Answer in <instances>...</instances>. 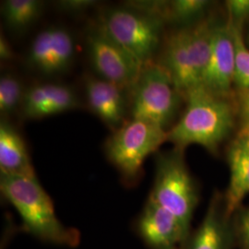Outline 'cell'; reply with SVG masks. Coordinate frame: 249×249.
Returning <instances> with one entry per match:
<instances>
[{
    "instance_id": "obj_1",
    "label": "cell",
    "mask_w": 249,
    "mask_h": 249,
    "mask_svg": "<svg viewBox=\"0 0 249 249\" xmlns=\"http://www.w3.org/2000/svg\"><path fill=\"white\" fill-rule=\"evenodd\" d=\"M0 190L16 209L28 231L38 239L57 246L78 245L79 232L60 222L51 197L37 178L0 174Z\"/></svg>"
},
{
    "instance_id": "obj_2",
    "label": "cell",
    "mask_w": 249,
    "mask_h": 249,
    "mask_svg": "<svg viewBox=\"0 0 249 249\" xmlns=\"http://www.w3.org/2000/svg\"><path fill=\"white\" fill-rule=\"evenodd\" d=\"M185 99L187 107L178 123L168 130V142L179 151L196 144L214 152L231 129V106L201 86Z\"/></svg>"
},
{
    "instance_id": "obj_3",
    "label": "cell",
    "mask_w": 249,
    "mask_h": 249,
    "mask_svg": "<svg viewBox=\"0 0 249 249\" xmlns=\"http://www.w3.org/2000/svg\"><path fill=\"white\" fill-rule=\"evenodd\" d=\"M214 30L209 20H199L173 32L164 41L160 59L155 60L169 73L184 98L201 86L212 53Z\"/></svg>"
},
{
    "instance_id": "obj_4",
    "label": "cell",
    "mask_w": 249,
    "mask_h": 249,
    "mask_svg": "<svg viewBox=\"0 0 249 249\" xmlns=\"http://www.w3.org/2000/svg\"><path fill=\"white\" fill-rule=\"evenodd\" d=\"M168 142V131L146 120L130 118L108 138V160L128 184L141 176L146 158Z\"/></svg>"
},
{
    "instance_id": "obj_5",
    "label": "cell",
    "mask_w": 249,
    "mask_h": 249,
    "mask_svg": "<svg viewBox=\"0 0 249 249\" xmlns=\"http://www.w3.org/2000/svg\"><path fill=\"white\" fill-rule=\"evenodd\" d=\"M97 24L142 67L154 61L163 26L159 18L123 5L105 9Z\"/></svg>"
},
{
    "instance_id": "obj_6",
    "label": "cell",
    "mask_w": 249,
    "mask_h": 249,
    "mask_svg": "<svg viewBox=\"0 0 249 249\" xmlns=\"http://www.w3.org/2000/svg\"><path fill=\"white\" fill-rule=\"evenodd\" d=\"M182 151L176 149L157 156L154 184L150 197L173 214L189 236L198 196Z\"/></svg>"
},
{
    "instance_id": "obj_7",
    "label": "cell",
    "mask_w": 249,
    "mask_h": 249,
    "mask_svg": "<svg viewBox=\"0 0 249 249\" xmlns=\"http://www.w3.org/2000/svg\"><path fill=\"white\" fill-rule=\"evenodd\" d=\"M180 96L169 73L155 60L148 63L129 90L130 118L165 129L178 111Z\"/></svg>"
},
{
    "instance_id": "obj_8",
    "label": "cell",
    "mask_w": 249,
    "mask_h": 249,
    "mask_svg": "<svg viewBox=\"0 0 249 249\" xmlns=\"http://www.w3.org/2000/svg\"><path fill=\"white\" fill-rule=\"evenodd\" d=\"M86 45L89 61L99 78L129 92L142 67L97 23L89 29Z\"/></svg>"
},
{
    "instance_id": "obj_9",
    "label": "cell",
    "mask_w": 249,
    "mask_h": 249,
    "mask_svg": "<svg viewBox=\"0 0 249 249\" xmlns=\"http://www.w3.org/2000/svg\"><path fill=\"white\" fill-rule=\"evenodd\" d=\"M75 57V41L64 27H48L33 40L27 53V65L42 75L67 71Z\"/></svg>"
},
{
    "instance_id": "obj_10",
    "label": "cell",
    "mask_w": 249,
    "mask_h": 249,
    "mask_svg": "<svg viewBox=\"0 0 249 249\" xmlns=\"http://www.w3.org/2000/svg\"><path fill=\"white\" fill-rule=\"evenodd\" d=\"M235 46L230 20L227 24L215 26L213 43L206 67L201 87L214 95L225 98L234 82Z\"/></svg>"
},
{
    "instance_id": "obj_11",
    "label": "cell",
    "mask_w": 249,
    "mask_h": 249,
    "mask_svg": "<svg viewBox=\"0 0 249 249\" xmlns=\"http://www.w3.org/2000/svg\"><path fill=\"white\" fill-rule=\"evenodd\" d=\"M137 231L149 249H180L187 235L178 219L149 196L137 222Z\"/></svg>"
},
{
    "instance_id": "obj_12",
    "label": "cell",
    "mask_w": 249,
    "mask_h": 249,
    "mask_svg": "<svg viewBox=\"0 0 249 249\" xmlns=\"http://www.w3.org/2000/svg\"><path fill=\"white\" fill-rule=\"evenodd\" d=\"M84 92L90 111L113 131L127 120L128 90L102 78L88 76L84 80Z\"/></svg>"
},
{
    "instance_id": "obj_13",
    "label": "cell",
    "mask_w": 249,
    "mask_h": 249,
    "mask_svg": "<svg viewBox=\"0 0 249 249\" xmlns=\"http://www.w3.org/2000/svg\"><path fill=\"white\" fill-rule=\"evenodd\" d=\"M80 101L71 87L59 83H39L27 88L21 115L25 119H42L78 108Z\"/></svg>"
},
{
    "instance_id": "obj_14",
    "label": "cell",
    "mask_w": 249,
    "mask_h": 249,
    "mask_svg": "<svg viewBox=\"0 0 249 249\" xmlns=\"http://www.w3.org/2000/svg\"><path fill=\"white\" fill-rule=\"evenodd\" d=\"M230 183L225 215H231L249 194V128L241 130L229 151Z\"/></svg>"
},
{
    "instance_id": "obj_15",
    "label": "cell",
    "mask_w": 249,
    "mask_h": 249,
    "mask_svg": "<svg viewBox=\"0 0 249 249\" xmlns=\"http://www.w3.org/2000/svg\"><path fill=\"white\" fill-rule=\"evenodd\" d=\"M0 174L36 178L24 139L7 118L0 122Z\"/></svg>"
},
{
    "instance_id": "obj_16",
    "label": "cell",
    "mask_w": 249,
    "mask_h": 249,
    "mask_svg": "<svg viewBox=\"0 0 249 249\" xmlns=\"http://www.w3.org/2000/svg\"><path fill=\"white\" fill-rule=\"evenodd\" d=\"M228 243L225 218L220 211V202L214 197L202 223L187 237L181 249H228Z\"/></svg>"
},
{
    "instance_id": "obj_17",
    "label": "cell",
    "mask_w": 249,
    "mask_h": 249,
    "mask_svg": "<svg viewBox=\"0 0 249 249\" xmlns=\"http://www.w3.org/2000/svg\"><path fill=\"white\" fill-rule=\"evenodd\" d=\"M45 6L41 0H5L1 4V14L11 32L22 33L42 16Z\"/></svg>"
},
{
    "instance_id": "obj_18",
    "label": "cell",
    "mask_w": 249,
    "mask_h": 249,
    "mask_svg": "<svg viewBox=\"0 0 249 249\" xmlns=\"http://www.w3.org/2000/svg\"><path fill=\"white\" fill-rule=\"evenodd\" d=\"M26 89L22 82L11 73H5L0 78V114L10 116L21 107Z\"/></svg>"
},
{
    "instance_id": "obj_19",
    "label": "cell",
    "mask_w": 249,
    "mask_h": 249,
    "mask_svg": "<svg viewBox=\"0 0 249 249\" xmlns=\"http://www.w3.org/2000/svg\"><path fill=\"white\" fill-rule=\"evenodd\" d=\"M231 24L235 46L234 82L242 89L248 90L249 89V50L244 42L240 28L232 21Z\"/></svg>"
},
{
    "instance_id": "obj_20",
    "label": "cell",
    "mask_w": 249,
    "mask_h": 249,
    "mask_svg": "<svg viewBox=\"0 0 249 249\" xmlns=\"http://www.w3.org/2000/svg\"><path fill=\"white\" fill-rule=\"evenodd\" d=\"M95 0H60L55 2L57 9L69 14H79L96 6Z\"/></svg>"
},
{
    "instance_id": "obj_21",
    "label": "cell",
    "mask_w": 249,
    "mask_h": 249,
    "mask_svg": "<svg viewBox=\"0 0 249 249\" xmlns=\"http://www.w3.org/2000/svg\"><path fill=\"white\" fill-rule=\"evenodd\" d=\"M231 19H243L249 16V0H230L226 3Z\"/></svg>"
},
{
    "instance_id": "obj_22",
    "label": "cell",
    "mask_w": 249,
    "mask_h": 249,
    "mask_svg": "<svg viewBox=\"0 0 249 249\" xmlns=\"http://www.w3.org/2000/svg\"><path fill=\"white\" fill-rule=\"evenodd\" d=\"M238 235L243 249H249V209L245 211L239 218Z\"/></svg>"
},
{
    "instance_id": "obj_23",
    "label": "cell",
    "mask_w": 249,
    "mask_h": 249,
    "mask_svg": "<svg viewBox=\"0 0 249 249\" xmlns=\"http://www.w3.org/2000/svg\"><path fill=\"white\" fill-rule=\"evenodd\" d=\"M15 57L13 48L9 44V40L2 33L0 35V59L1 61H10Z\"/></svg>"
},
{
    "instance_id": "obj_24",
    "label": "cell",
    "mask_w": 249,
    "mask_h": 249,
    "mask_svg": "<svg viewBox=\"0 0 249 249\" xmlns=\"http://www.w3.org/2000/svg\"><path fill=\"white\" fill-rule=\"evenodd\" d=\"M240 109L245 122V127L249 128V89L245 90L240 100Z\"/></svg>"
}]
</instances>
